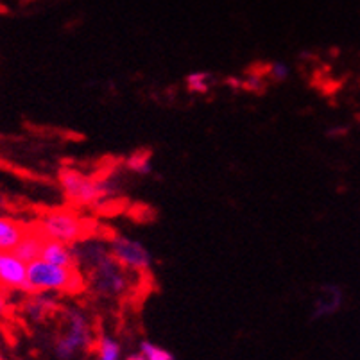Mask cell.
<instances>
[{"mask_svg": "<svg viewBox=\"0 0 360 360\" xmlns=\"http://www.w3.org/2000/svg\"><path fill=\"white\" fill-rule=\"evenodd\" d=\"M58 181H60L65 199L72 208L99 205L111 192L106 181H101L72 167H61L58 172Z\"/></svg>", "mask_w": 360, "mask_h": 360, "instance_id": "3", "label": "cell"}, {"mask_svg": "<svg viewBox=\"0 0 360 360\" xmlns=\"http://www.w3.org/2000/svg\"><path fill=\"white\" fill-rule=\"evenodd\" d=\"M140 355L146 360H176V356L165 348H160L158 345H153L149 340L140 342Z\"/></svg>", "mask_w": 360, "mask_h": 360, "instance_id": "10", "label": "cell"}, {"mask_svg": "<svg viewBox=\"0 0 360 360\" xmlns=\"http://www.w3.org/2000/svg\"><path fill=\"white\" fill-rule=\"evenodd\" d=\"M0 170H6V172H16L15 167L11 165L9 162H6V160L0 158Z\"/></svg>", "mask_w": 360, "mask_h": 360, "instance_id": "15", "label": "cell"}, {"mask_svg": "<svg viewBox=\"0 0 360 360\" xmlns=\"http://www.w3.org/2000/svg\"><path fill=\"white\" fill-rule=\"evenodd\" d=\"M186 86L195 94H206L210 88V74L208 72H192L186 75Z\"/></svg>", "mask_w": 360, "mask_h": 360, "instance_id": "11", "label": "cell"}, {"mask_svg": "<svg viewBox=\"0 0 360 360\" xmlns=\"http://www.w3.org/2000/svg\"><path fill=\"white\" fill-rule=\"evenodd\" d=\"M99 360H120V345L110 335L101 337Z\"/></svg>", "mask_w": 360, "mask_h": 360, "instance_id": "12", "label": "cell"}, {"mask_svg": "<svg viewBox=\"0 0 360 360\" xmlns=\"http://www.w3.org/2000/svg\"><path fill=\"white\" fill-rule=\"evenodd\" d=\"M129 169H133L135 172H139V174H149V172H150L149 160H147V158L142 160L139 155H136L135 158L129 162Z\"/></svg>", "mask_w": 360, "mask_h": 360, "instance_id": "13", "label": "cell"}, {"mask_svg": "<svg viewBox=\"0 0 360 360\" xmlns=\"http://www.w3.org/2000/svg\"><path fill=\"white\" fill-rule=\"evenodd\" d=\"M0 290H20L29 294L27 265L11 253H0Z\"/></svg>", "mask_w": 360, "mask_h": 360, "instance_id": "6", "label": "cell"}, {"mask_svg": "<svg viewBox=\"0 0 360 360\" xmlns=\"http://www.w3.org/2000/svg\"><path fill=\"white\" fill-rule=\"evenodd\" d=\"M269 72L276 81H285L289 77V67L285 63H273L269 67Z\"/></svg>", "mask_w": 360, "mask_h": 360, "instance_id": "14", "label": "cell"}, {"mask_svg": "<svg viewBox=\"0 0 360 360\" xmlns=\"http://www.w3.org/2000/svg\"><path fill=\"white\" fill-rule=\"evenodd\" d=\"M49 240L75 245L96 237L97 222L83 219L74 208H52L45 212L41 221H36Z\"/></svg>", "mask_w": 360, "mask_h": 360, "instance_id": "1", "label": "cell"}, {"mask_svg": "<svg viewBox=\"0 0 360 360\" xmlns=\"http://www.w3.org/2000/svg\"><path fill=\"white\" fill-rule=\"evenodd\" d=\"M31 230L32 222H22L9 217H0V253H11Z\"/></svg>", "mask_w": 360, "mask_h": 360, "instance_id": "8", "label": "cell"}, {"mask_svg": "<svg viewBox=\"0 0 360 360\" xmlns=\"http://www.w3.org/2000/svg\"><path fill=\"white\" fill-rule=\"evenodd\" d=\"M49 238L45 237L44 231L40 230L38 222H32V230L25 235L20 240V244L16 245L15 250L11 251L13 257H16L18 260L24 262L25 265L32 264V262L40 260L41 251H44L45 244H47Z\"/></svg>", "mask_w": 360, "mask_h": 360, "instance_id": "7", "label": "cell"}, {"mask_svg": "<svg viewBox=\"0 0 360 360\" xmlns=\"http://www.w3.org/2000/svg\"><path fill=\"white\" fill-rule=\"evenodd\" d=\"M126 360H146V359H143V356L140 355V353H136V355H131V356H127Z\"/></svg>", "mask_w": 360, "mask_h": 360, "instance_id": "17", "label": "cell"}, {"mask_svg": "<svg viewBox=\"0 0 360 360\" xmlns=\"http://www.w3.org/2000/svg\"><path fill=\"white\" fill-rule=\"evenodd\" d=\"M40 260L58 265V267L79 269V262H77V257L74 253V245H67L58 240H47L44 251H41Z\"/></svg>", "mask_w": 360, "mask_h": 360, "instance_id": "9", "label": "cell"}, {"mask_svg": "<svg viewBox=\"0 0 360 360\" xmlns=\"http://www.w3.org/2000/svg\"><path fill=\"white\" fill-rule=\"evenodd\" d=\"M29 294H41L47 290L56 292H81L86 289L81 269L58 267L49 262L36 260L27 265Z\"/></svg>", "mask_w": 360, "mask_h": 360, "instance_id": "2", "label": "cell"}, {"mask_svg": "<svg viewBox=\"0 0 360 360\" xmlns=\"http://www.w3.org/2000/svg\"><path fill=\"white\" fill-rule=\"evenodd\" d=\"M6 310V296H4V290H0V314H4Z\"/></svg>", "mask_w": 360, "mask_h": 360, "instance_id": "16", "label": "cell"}, {"mask_svg": "<svg viewBox=\"0 0 360 360\" xmlns=\"http://www.w3.org/2000/svg\"><path fill=\"white\" fill-rule=\"evenodd\" d=\"M110 253L124 269L147 273L153 265V258L146 245L124 235L113 233L110 238Z\"/></svg>", "mask_w": 360, "mask_h": 360, "instance_id": "5", "label": "cell"}, {"mask_svg": "<svg viewBox=\"0 0 360 360\" xmlns=\"http://www.w3.org/2000/svg\"><path fill=\"white\" fill-rule=\"evenodd\" d=\"M68 330L63 337L56 340L54 352L56 356L60 360H70L72 356L77 355L79 349H84L90 346L91 342V332L90 325H88L86 317L79 312V310H68Z\"/></svg>", "mask_w": 360, "mask_h": 360, "instance_id": "4", "label": "cell"}]
</instances>
